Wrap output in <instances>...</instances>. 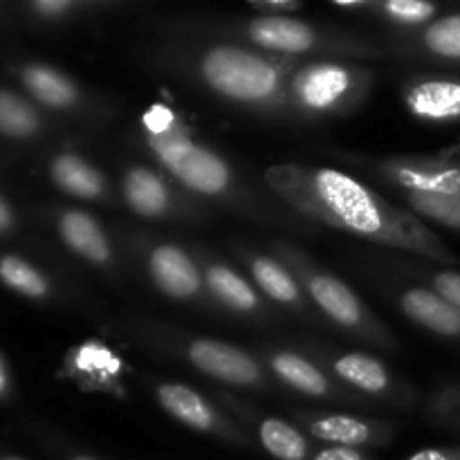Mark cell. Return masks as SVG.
Returning a JSON list of instances; mask_svg holds the SVG:
<instances>
[{
    "mask_svg": "<svg viewBox=\"0 0 460 460\" xmlns=\"http://www.w3.org/2000/svg\"><path fill=\"white\" fill-rule=\"evenodd\" d=\"M166 344L182 358V362L220 385L245 391L274 389V380L259 355L241 346L200 335H173Z\"/></svg>",
    "mask_w": 460,
    "mask_h": 460,
    "instance_id": "ba28073f",
    "label": "cell"
},
{
    "mask_svg": "<svg viewBox=\"0 0 460 460\" xmlns=\"http://www.w3.org/2000/svg\"><path fill=\"white\" fill-rule=\"evenodd\" d=\"M18 81L36 103L63 115H79L90 111L85 90L67 72L48 63H25L18 67Z\"/></svg>",
    "mask_w": 460,
    "mask_h": 460,
    "instance_id": "ac0fdd59",
    "label": "cell"
},
{
    "mask_svg": "<svg viewBox=\"0 0 460 460\" xmlns=\"http://www.w3.org/2000/svg\"><path fill=\"white\" fill-rule=\"evenodd\" d=\"M232 250L234 256L245 268V274L250 277V281L254 283L256 290L270 304H274L283 313L295 314L299 319L319 317L313 305H310L299 279L295 277V272L279 256H274L272 252L256 250L254 245H247V243H236V245H232Z\"/></svg>",
    "mask_w": 460,
    "mask_h": 460,
    "instance_id": "9a60e30c",
    "label": "cell"
},
{
    "mask_svg": "<svg viewBox=\"0 0 460 460\" xmlns=\"http://www.w3.org/2000/svg\"><path fill=\"white\" fill-rule=\"evenodd\" d=\"M225 34L236 43L254 48L272 57L288 61L305 58H341V57H373L380 52L376 43L364 40L349 31L314 25L296 16H252L229 22Z\"/></svg>",
    "mask_w": 460,
    "mask_h": 460,
    "instance_id": "5b68a950",
    "label": "cell"
},
{
    "mask_svg": "<svg viewBox=\"0 0 460 460\" xmlns=\"http://www.w3.org/2000/svg\"><path fill=\"white\" fill-rule=\"evenodd\" d=\"M9 394H12V376H9L7 362L0 355V400H7Z\"/></svg>",
    "mask_w": 460,
    "mask_h": 460,
    "instance_id": "8d00e7d4",
    "label": "cell"
},
{
    "mask_svg": "<svg viewBox=\"0 0 460 460\" xmlns=\"http://www.w3.org/2000/svg\"><path fill=\"white\" fill-rule=\"evenodd\" d=\"M305 353L313 355L341 386L367 402L398 409H407L416 402L413 386L376 355L322 344L305 346Z\"/></svg>",
    "mask_w": 460,
    "mask_h": 460,
    "instance_id": "52a82bcc",
    "label": "cell"
},
{
    "mask_svg": "<svg viewBox=\"0 0 460 460\" xmlns=\"http://www.w3.org/2000/svg\"><path fill=\"white\" fill-rule=\"evenodd\" d=\"M119 193L126 209L142 220H196L200 209L160 169L128 164L121 171Z\"/></svg>",
    "mask_w": 460,
    "mask_h": 460,
    "instance_id": "7c38bea8",
    "label": "cell"
},
{
    "mask_svg": "<svg viewBox=\"0 0 460 460\" xmlns=\"http://www.w3.org/2000/svg\"><path fill=\"white\" fill-rule=\"evenodd\" d=\"M371 169L398 196H460V157L456 155H391L373 162Z\"/></svg>",
    "mask_w": 460,
    "mask_h": 460,
    "instance_id": "4fadbf2b",
    "label": "cell"
},
{
    "mask_svg": "<svg viewBox=\"0 0 460 460\" xmlns=\"http://www.w3.org/2000/svg\"><path fill=\"white\" fill-rule=\"evenodd\" d=\"M376 84V72L341 58L296 61L288 75L290 117L337 119L364 106Z\"/></svg>",
    "mask_w": 460,
    "mask_h": 460,
    "instance_id": "8992f818",
    "label": "cell"
},
{
    "mask_svg": "<svg viewBox=\"0 0 460 460\" xmlns=\"http://www.w3.org/2000/svg\"><path fill=\"white\" fill-rule=\"evenodd\" d=\"M254 434L261 447L277 460H313L319 449L299 425L279 416H261Z\"/></svg>",
    "mask_w": 460,
    "mask_h": 460,
    "instance_id": "603a6c76",
    "label": "cell"
},
{
    "mask_svg": "<svg viewBox=\"0 0 460 460\" xmlns=\"http://www.w3.org/2000/svg\"><path fill=\"white\" fill-rule=\"evenodd\" d=\"M153 395L162 411L187 429L238 447H252L245 427L202 391L182 382H160L153 386Z\"/></svg>",
    "mask_w": 460,
    "mask_h": 460,
    "instance_id": "30bf717a",
    "label": "cell"
},
{
    "mask_svg": "<svg viewBox=\"0 0 460 460\" xmlns=\"http://www.w3.org/2000/svg\"><path fill=\"white\" fill-rule=\"evenodd\" d=\"M373 3H376V0H353V3H349V0H335V3H332V7L341 9V12L368 13V16H371Z\"/></svg>",
    "mask_w": 460,
    "mask_h": 460,
    "instance_id": "e575fe53",
    "label": "cell"
},
{
    "mask_svg": "<svg viewBox=\"0 0 460 460\" xmlns=\"http://www.w3.org/2000/svg\"><path fill=\"white\" fill-rule=\"evenodd\" d=\"M418 270V277L425 279L429 283L431 290L438 292L443 299H447L449 304L460 313V272L452 268H438V270Z\"/></svg>",
    "mask_w": 460,
    "mask_h": 460,
    "instance_id": "f546056e",
    "label": "cell"
},
{
    "mask_svg": "<svg viewBox=\"0 0 460 460\" xmlns=\"http://www.w3.org/2000/svg\"><path fill=\"white\" fill-rule=\"evenodd\" d=\"M259 359L268 368L270 377L304 398L322 400V402L346 404V407L367 409L373 407L371 402L362 400L359 395L350 394L346 386H341L313 355L305 350L286 349V346H261Z\"/></svg>",
    "mask_w": 460,
    "mask_h": 460,
    "instance_id": "9c48e42d",
    "label": "cell"
},
{
    "mask_svg": "<svg viewBox=\"0 0 460 460\" xmlns=\"http://www.w3.org/2000/svg\"><path fill=\"white\" fill-rule=\"evenodd\" d=\"M438 4L425 3V0H385L373 3L371 16L385 21L398 30H422L438 18Z\"/></svg>",
    "mask_w": 460,
    "mask_h": 460,
    "instance_id": "4316f807",
    "label": "cell"
},
{
    "mask_svg": "<svg viewBox=\"0 0 460 460\" xmlns=\"http://www.w3.org/2000/svg\"><path fill=\"white\" fill-rule=\"evenodd\" d=\"M395 305L416 326L445 340H460V313L429 286H404L395 292Z\"/></svg>",
    "mask_w": 460,
    "mask_h": 460,
    "instance_id": "44dd1931",
    "label": "cell"
},
{
    "mask_svg": "<svg viewBox=\"0 0 460 460\" xmlns=\"http://www.w3.org/2000/svg\"><path fill=\"white\" fill-rule=\"evenodd\" d=\"M411 43L425 57L460 63V13H445L422 30L413 31Z\"/></svg>",
    "mask_w": 460,
    "mask_h": 460,
    "instance_id": "cb8c5ba5",
    "label": "cell"
},
{
    "mask_svg": "<svg viewBox=\"0 0 460 460\" xmlns=\"http://www.w3.org/2000/svg\"><path fill=\"white\" fill-rule=\"evenodd\" d=\"M402 102L409 115L422 124H456L460 121V79L416 76L402 85Z\"/></svg>",
    "mask_w": 460,
    "mask_h": 460,
    "instance_id": "d6986e66",
    "label": "cell"
},
{
    "mask_svg": "<svg viewBox=\"0 0 460 460\" xmlns=\"http://www.w3.org/2000/svg\"><path fill=\"white\" fill-rule=\"evenodd\" d=\"M182 75L241 111L261 117H290L288 75L296 61L272 57L236 40L184 45L169 54Z\"/></svg>",
    "mask_w": 460,
    "mask_h": 460,
    "instance_id": "3957f363",
    "label": "cell"
},
{
    "mask_svg": "<svg viewBox=\"0 0 460 460\" xmlns=\"http://www.w3.org/2000/svg\"><path fill=\"white\" fill-rule=\"evenodd\" d=\"M49 180L66 196L81 202L111 200V182L97 164L75 151H61L49 160Z\"/></svg>",
    "mask_w": 460,
    "mask_h": 460,
    "instance_id": "7402d4cb",
    "label": "cell"
},
{
    "mask_svg": "<svg viewBox=\"0 0 460 460\" xmlns=\"http://www.w3.org/2000/svg\"><path fill=\"white\" fill-rule=\"evenodd\" d=\"M57 234L63 245L85 263L99 270L117 265V252L102 223L84 209H63L57 216Z\"/></svg>",
    "mask_w": 460,
    "mask_h": 460,
    "instance_id": "ffe728a7",
    "label": "cell"
},
{
    "mask_svg": "<svg viewBox=\"0 0 460 460\" xmlns=\"http://www.w3.org/2000/svg\"><path fill=\"white\" fill-rule=\"evenodd\" d=\"M139 252L148 281L166 299L189 305L209 301L200 261L187 247L169 241H151L139 247Z\"/></svg>",
    "mask_w": 460,
    "mask_h": 460,
    "instance_id": "5bb4252c",
    "label": "cell"
},
{
    "mask_svg": "<svg viewBox=\"0 0 460 460\" xmlns=\"http://www.w3.org/2000/svg\"><path fill=\"white\" fill-rule=\"evenodd\" d=\"M61 373L84 391L111 394L117 398L126 391L124 359L102 340H84L72 346L63 358Z\"/></svg>",
    "mask_w": 460,
    "mask_h": 460,
    "instance_id": "e0dca14e",
    "label": "cell"
},
{
    "mask_svg": "<svg viewBox=\"0 0 460 460\" xmlns=\"http://www.w3.org/2000/svg\"><path fill=\"white\" fill-rule=\"evenodd\" d=\"M0 460H25V458H21V456H0Z\"/></svg>",
    "mask_w": 460,
    "mask_h": 460,
    "instance_id": "f35d334b",
    "label": "cell"
},
{
    "mask_svg": "<svg viewBox=\"0 0 460 460\" xmlns=\"http://www.w3.org/2000/svg\"><path fill=\"white\" fill-rule=\"evenodd\" d=\"M263 182L274 200L308 223H322L373 245L407 252L438 263L456 265L443 238L416 214L386 200L362 180L331 166L279 162L263 171Z\"/></svg>",
    "mask_w": 460,
    "mask_h": 460,
    "instance_id": "6da1fadb",
    "label": "cell"
},
{
    "mask_svg": "<svg viewBox=\"0 0 460 460\" xmlns=\"http://www.w3.org/2000/svg\"><path fill=\"white\" fill-rule=\"evenodd\" d=\"M404 460H460V445H447V447H427L411 454Z\"/></svg>",
    "mask_w": 460,
    "mask_h": 460,
    "instance_id": "836d02e7",
    "label": "cell"
},
{
    "mask_svg": "<svg viewBox=\"0 0 460 460\" xmlns=\"http://www.w3.org/2000/svg\"><path fill=\"white\" fill-rule=\"evenodd\" d=\"M434 411L443 418H456L460 425V391L445 389L443 394H438L434 402Z\"/></svg>",
    "mask_w": 460,
    "mask_h": 460,
    "instance_id": "1f68e13d",
    "label": "cell"
},
{
    "mask_svg": "<svg viewBox=\"0 0 460 460\" xmlns=\"http://www.w3.org/2000/svg\"><path fill=\"white\" fill-rule=\"evenodd\" d=\"M292 422L299 425L313 440L323 447L382 449L394 443L398 425L385 418L362 416L349 411H322V409H296Z\"/></svg>",
    "mask_w": 460,
    "mask_h": 460,
    "instance_id": "8fae6325",
    "label": "cell"
},
{
    "mask_svg": "<svg viewBox=\"0 0 460 460\" xmlns=\"http://www.w3.org/2000/svg\"><path fill=\"white\" fill-rule=\"evenodd\" d=\"M43 130L39 108L12 90L0 88V135L12 139H31Z\"/></svg>",
    "mask_w": 460,
    "mask_h": 460,
    "instance_id": "484cf974",
    "label": "cell"
},
{
    "mask_svg": "<svg viewBox=\"0 0 460 460\" xmlns=\"http://www.w3.org/2000/svg\"><path fill=\"white\" fill-rule=\"evenodd\" d=\"M0 281L12 292L25 296V299L43 301L49 299L54 292V286L48 279V274L40 272L30 261L13 254L0 256Z\"/></svg>",
    "mask_w": 460,
    "mask_h": 460,
    "instance_id": "d4e9b609",
    "label": "cell"
},
{
    "mask_svg": "<svg viewBox=\"0 0 460 460\" xmlns=\"http://www.w3.org/2000/svg\"><path fill=\"white\" fill-rule=\"evenodd\" d=\"M13 227H16V214H13V209L9 207V202L0 196V236L12 232Z\"/></svg>",
    "mask_w": 460,
    "mask_h": 460,
    "instance_id": "d590c367",
    "label": "cell"
},
{
    "mask_svg": "<svg viewBox=\"0 0 460 460\" xmlns=\"http://www.w3.org/2000/svg\"><path fill=\"white\" fill-rule=\"evenodd\" d=\"M400 200L418 218L431 220L440 227L460 232V196H418L400 193Z\"/></svg>",
    "mask_w": 460,
    "mask_h": 460,
    "instance_id": "83f0119b",
    "label": "cell"
},
{
    "mask_svg": "<svg viewBox=\"0 0 460 460\" xmlns=\"http://www.w3.org/2000/svg\"><path fill=\"white\" fill-rule=\"evenodd\" d=\"M205 279L207 296L216 308L225 310L227 314L238 319H252V322H272L274 313L270 301L256 290L250 277L238 272L227 261L218 259L211 252H196Z\"/></svg>",
    "mask_w": 460,
    "mask_h": 460,
    "instance_id": "2e32d148",
    "label": "cell"
},
{
    "mask_svg": "<svg viewBox=\"0 0 460 460\" xmlns=\"http://www.w3.org/2000/svg\"><path fill=\"white\" fill-rule=\"evenodd\" d=\"M139 139L162 173L189 196L209 200L247 218H259L281 227H304L286 216L281 202L268 200L238 175L232 162L211 144L193 135L191 126L173 106L153 102L139 117Z\"/></svg>",
    "mask_w": 460,
    "mask_h": 460,
    "instance_id": "7a4b0ae2",
    "label": "cell"
},
{
    "mask_svg": "<svg viewBox=\"0 0 460 460\" xmlns=\"http://www.w3.org/2000/svg\"><path fill=\"white\" fill-rule=\"evenodd\" d=\"M108 7H115V3H102V0H34L30 3V12L34 13V18L48 22H66L85 12H99Z\"/></svg>",
    "mask_w": 460,
    "mask_h": 460,
    "instance_id": "f1b7e54d",
    "label": "cell"
},
{
    "mask_svg": "<svg viewBox=\"0 0 460 460\" xmlns=\"http://www.w3.org/2000/svg\"><path fill=\"white\" fill-rule=\"evenodd\" d=\"M272 254L295 272L314 313L332 323L337 331L380 350H394L398 346L395 335L382 322L380 314L371 310V305L344 279L319 265L308 252L295 243L279 238L272 241Z\"/></svg>",
    "mask_w": 460,
    "mask_h": 460,
    "instance_id": "277c9868",
    "label": "cell"
},
{
    "mask_svg": "<svg viewBox=\"0 0 460 460\" xmlns=\"http://www.w3.org/2000/svg\"><path fill=\"white\" fill-rule=\"evenodd\" d=\"M67 460H99V458L90 456V454H72V456Z\"/></svg>",
    "mask_w": 460,
    "mask_h": 460,
    "instance_id": "74e56055",
    "label": "cell"
},
{
    "mask_svg": "<svg viewBox=\"0 0 460 460\" xmlns=\"http://www.w3.org/2000/svg\"><path fill=\"white\" fill-rule=\"evenodd\" d=\"M247 7L256 12V16H295L304 9L299 0H250Z\"/></svg>",
    "mask_w": 460,
    "mask_h": 460,
    "instance_id": "4dcf8cb0",
    "label": "cell"
},
{
    "mask_svg": "<svg viewBox=\"0 0 460 460\" xmlns=\"http://www.w3.org/2000/svg\"><path fill=\"white\" fill-rule=\"evenodd\" d=\"M313 460H377L371 456L368 452H362V449H346V447H319L314 452Z\"/></svg>",
    "mask_w": 460,
    "mask_h": 460,
    "instance_id": "d6a6232c",
    "label": "cell"
}]
</instances>
